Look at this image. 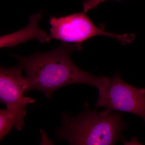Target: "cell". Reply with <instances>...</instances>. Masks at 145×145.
Masks as SVG:
<instances>
[{
	"instance_id": "cell-1",
	"label": "cell",
	"mask_w": 145,
	"mask_h": 145,
	"mask_svg": "<svg viewBox=\"0 0 145 145\" xmlns=\"http://www.w3.org/2000/svg\"><path fill=\"white\" fill-rule=\"evenodd\" d=\"M80 47L76 44L64 42L48 52L28 57L13 54L19 61L18 66L26 73V93L36 89L50 99L55 90L68 85L84 84L99 88L104 76L82 70L71 60V53Z\"/></svg>"
},
{
	"instance_id": "cell-2",
	"label": "cell",
	"mask_w": 145,
	"mask_h": 145,
	"mask_svg": "<svg viewBox=\"0 0 145 145\" xmlns=\"http://www.w3.org/2000/svg\"><path fill=\"white\" fill-rule=\"evenodd\" d=\"M62 122L56 135L71 145L115 144L127 128L122 114H105L96 110H86L75 117L63 114Z\"/></svg>"
},
{
	"instance_id": "cell-3",
	"label": "cell",
	"mask_w": 145,
	"mask_h": 145,
	"mask_svg": "<svg viewBox=\"0 0 145 145\" xmlns=\"http://www.w3.org/2000/svg\"><path fill=\"white\" fill-rule=\"evenodd\" d=\"M98 89L96 107L105 108L101 113L128 112L141 117L145 123V88H137L127 84L117 72L112 78L104 77Z\"/></svg>"
},
{
	"instance_id": "cell-4",
	"label": "cell",
	"mask_w": 145,
	"mask_h": 145,
	"mask_svg": "<svg viewBox=\"0 0 145 145\" xmlns=\"http://www.w3.org/2000/svg\"><path fill=\"white\" fill-rule=\"evenodd\" d=\"M50 24L51 38L81 46L85 41L99 35L114 38L124 44L131 43L134 39L133 34L118 35L99 28L84 11L59 18L52 17L50 18Z\"/></svg>"
},
{
	"instance_id": "cell-5",
	"label": "cell",
	"mask_w": 145,
	"mask_h": 145,
	"mask_svg": "<svg viewBox=\"0 0 145 145\" xmlns=\"http://www.w3.org/2000/svg\"><path fill=\"white\" fill-rule=\"evenodd\" d=\"M20 67L0 69V100L7 108L26 112V106L35 100L24 96L26 92L25 77Z\"/></svg>"
},
{
	"instance_id": "cell-6",
	"label": "cell",
	"mask_w": 145,
	"mask_h": 145,
	"mask_svg": "<svg viewBox=\"0 0 145 145\" xmlns=\"http://www.w3.org/2000/svg\"><path fill=\"white\" fill-rule=\"evenodd\" d=\"M42 15V12L32 15L26 27L15 33L1 36V48L11 47L32 39H37L43 43L49 42L52 39L51 36L41 29L38 25Z\"/></svg>"
},
{
	"instance_id": "cell-7",
	"label": "cell",
	"mask_w": 145,
	"mask_h": 145,
	"mask_svg": "<svg viewBox=\"0 0 145 145\" xmlns=\"http://www.w3.org/2000/svg\"><path fill=\"white\" fill-rule=\"evenodd\" d=\"M26 113L9 108L0 110V140L1 141L13 127L22 130Z\"/></svg>"
},
{
	"instance_id": "cell-8",
	"label": "cell",
	"mask_w": 145,
	"mask_h": 145,
	"mask_svg": "<svg viewBox=\"0 0 145 145\" xmlns=\"http://www.w3.org/2000/svg\"><path fill=\"white\" fill-rule=\"evenodd\" d=\"M108 0H85L83 4V11L86 13L88 11L96 8L101 3Z\"/></svg>"
}]
</instances>
